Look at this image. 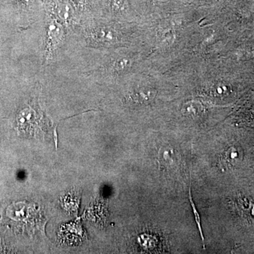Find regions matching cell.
Wrapping results in <instances>:
<instances>
[{"label":"cell","instance_id":"obj_1","mask_svg":"<svg viewBox=\"0 0 254 254\" xmlns=\"http://www.w3.org/2000/svg\"><path fill=\"white\" fill-rule=\"evenodd\" d=\"M242 159L243 152L240 148L233 146L224 152L220 158V165L225 168H231L241 163Z\"/></svg>","mask_w":254,"mask_h":254},{"label":"cell","instance_id":"obj_2","mask_svg":"<svg viewBox=\"0 0 254 254\" xmlns=\"http://www.w3.org/2000/svg\"><path fill=\"white\" fill-rule=\"evenodd\" d=\"M158 159L160 166L169 168L175 166L179 162L177 154L171 148H162L158 152Z\"/></svg>","mask_w":254,"mask_h":254},{"label":"cell","instance_id":"obj_3","mask_svg":"<svg viewBox=\"0 0 254 254\" xmlns=\"http://www.w3.org/2000/svg\"><path fill=\"white\" fill-rule=\"evenodd\" d=\"M189 199H190V206H191L193 215H194L195 221L196 222L197 227H198V231H199L200 236H201V240H202L203 248L206 249L205 237L204 235H203L202 226H201V217H200L199 212H198V210L196 209V205H195L194 202H193V196H192L191 194V187H190V190H189Z\"/></svg>","mask_w":254,"mask_h":254},{"label":"cell","instance_id":"obj_4","mask_svg":"<svg viewBox=\"0 0 254 254\" xmlns=\"http://www.w3.org/2000/svg\"><path fill=\"white\" fill-rule=\"evenodd\" d=\"M190 105V106H188V104H187V106H186L184 109L186 114H189V115H198L199 112L202 110V108H201L200 104H198V103H195L192 102Z\"/></svg>","mask_w":254,"mask_h":254}]
</instances>
